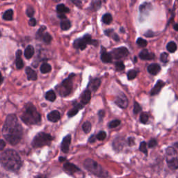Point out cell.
<instances>
[{"label": "cell", "mask_w": 178, "mask_h": 178, "mask_svg": "<svg viewBox=\"0 0 178 178\" xmlns=\"http://www.w3.org/2000/svg\"><path fill=\"white\" fill-rule=\"evenodd\" d=\"M2 134L4 138L12 146L18 144L21 140L23 128L14 114H10L7 116L2 129Z\"/></svg>", "instance_id": "cell-1"}, {"label": "cell", "mask_w": 178, "mask_h": 178, "mask_svg": "<svg viewBox=\"0 0 178 178\" xmlns=\"http://www.w3.org/2000/svg\"><path fill=\"white\" fill-rule=\"evenodd\" d=\"M0 164L8 170L17 171L20 168L22 161L16 151L9 149L3 152L0 155Z\"/></svg>", "instance_id": "cell-2"}, {"label": "cell", "mask_w": 178, "mask_h": 178, "mask_svg": "<svg viewBox=\"0 0 178 178\" xmlns=\"http://www.w3.org/2000/svg\"><path fill=\"white\" fill-rule=\"evenodd\" d=\"M21 120L29 125H37L41 121V116L34 105L28 103L26 104L25 111L21 116Z\"/></svg>", "instance_id": "cell-3"}, {"label": "cell", "mask_w": 178, "mask_h": 178, "mask_svg": "<svg viewBox=\"0 0 178 178\" xmlns=\"http://www.w3.org/2000/svg\"><path fill=\"white\" fill-rule=\"evenodd\" d=\"M84 167L89 172L93 173L95 176L100 178H110L109 173L105 170L102 166L94 160L91 159H87L85 160Z\"/></svg>", "instance_id": "cell-4"}, {"label": "cell", "mask_w": 178, "mask_h": 178, "mask_svg": "<svg viewBox=\"0 0 178 178\" xmlns=\"http://www.w3.org/2000/svg\"><path fill=\"white\" fill-rule=\"evenodd\" d=\"M53 140V137L49 134L41 132L36 135L32 140V145L34 148H41V147L48 146Z\"/></svg>", "instance_id": "cell-5"}, {"label": "cell", "mask_w": 178, "mask_h": 178, "mask_svg": "<svg viewBox=\"0 0 178 178\" xmlns=\"http://www.w3.org/2000/svg\"><path fill=\"white\" fill-rule=\"evenodd\" d=\"M74 74H70L68 78L65 80L61 83V84L58 87V92L61 96H67L71 93L72 89V77L74 76Z\"/></svg>", "instance_id": "cell-6"}, {"label": "cell", "mask_w": 178, "mask_h": 178, "mask_svg": "<svg viewBox=\"0 0 178 178\" xmlns=\"http://www.w3.org/2000/svg\"><path fill=\"white\" fill-rule=\"evenodd\" d=\"M128 54V50L125 47H121L113 50L110 54H111V57H113L115 59H120L127 56Z\"/></svg>", "instance_id": "cell-7"}, {"label": "cell", "mask_w": 178, "mask_h": 178, "mask_svg": "<svg viewBox=\"0 0 178 178\" xmlns=\"http://www.w3.org/2000/svg\"><path fill=\"white\" fill-rule=\"evenodd\" d=\"M115 103L120 108L125 109L128 106V100L123 93H120L116 98Z\"/></svg>", "instance_id": "cell-8"}, {"label": "cell", "mask_w": 178, "mask_h": 178, "mask_svg": "<svg viewBox=\"0 0 178 178\" xmlns=\"http://www.w3.org/2000/svg\"><path fill=\"white\" fill-rule=\"evenodd\" d=\"M63 168L64 170L66 171L69 174H74L77 172H79L80 170V169L78 168L77 166H76L75 165H74L73 164L69 163V162H67L65 163L64 165H63Z\"/></svg>", "instance_id": "cell-9"}, {"label": "cell", "mask_w": 178, "mask_h": 178, "mask_svg": "<svg viewBox=\"0 0 178 178\" xmlns=\"http://www.w3.org/2000/svg\"><path fill=\"white\" fill-rule=\"evenodd\" d=\"M70 142H71V137H70V135H68L63 138L62 143H61V150H62L63 152H68Z\"/></svg>", "instance_id": "cell-10"}, {"label": "cell", "mask_w": 178, "mask_h": 178, "mask_svg": "<svg viewBox=\"0 0 178 178\" xmlns=\"http://www.w3.org/2000/svg\"><path fill=\"white\" fill-rule=\"evenodd\" d=\"M166 157L167 162H168V161H171V160L177 158V152L174 148H172V147H170V148H168L166 149Z\"/></svg>", "instance_id": "cell-11"}, {"label": "cell", "mask_w": 178, "mask_h": 178, "mask_svg": "<svg viewBox=\"0 0 178 178\" xmlns=\"http://www.w3.org/2000/svg\"><path fill=\"white\" fill-rule=\"evenodd\" d=\"M101 83V81L100 79L95 78L92 80L91 82H89V85H88V89L92 91H96L98 89V88L100 87Z\"/></svg>", "instance_id": "cell-12"}, {"label": "cell", "mask_w": 178, "mask_h": 178, "mask_svg": "<svg viewBox=\"0 0 178 178\" xmlns=\"http://www.w3.org/2000/svg\"><path fill=\"white\" fill-rule=\"evenodd\" d=\"M60 118L61 114L58 111H56V110L50 112L47 115V119L52 122H56L60 120Z\"/></svg>", "instance_id": "cell-13"}, {"label": "cell", "mask_w": 178, "mask_h": 178, "mask_svg": "<svg viewBox=\"0 0 178 178\" xmlns=\"http://www.w3.org/2000/svg\"><path fill=\"white\" fill-rule=\"evenodd\" d=\"M139 57L142 60H151L155 58V54L151 53L148 50H143L139 53Z\"/></svg>", "instance_id": "cell-14"}, {"label": "cell", "mask_w": 178, "mask_h": 178, "mask_svg": "<svg viewBox=\"0 0 178 178\" xmlns=\"http://www.w3.org/2000/svg\"><path fill=\"white\" fill-rule=\"evenodd\" d=\"M86 45L87 43L83 37L82 38L77 39V40L74 42V47L77 48V49H80L81 50H83L86 47Z\"/></svg>", "instance_id": "cell-15"}, {"label": "cell", "mask_w": 178, "mask_h": 178, "mask_svg": "<svg viewBox=\"0 0 178 178\" xmlns=\"http://www.w3.org/2000/svg\"><path fill=\"white\" fill-rule=\"evenodd\" d=\"M164 86V82L163 81L161 80H159L158 82L156 83L155 86L152 89V91L150 92V94L151 95H157L158 93H159L160 91H161V89L163 88V86Z\"/></svg>", "instance_id": "cell-16"}, {"label": "cell", "mask_w": 178, "mask_h": 178, "mask_svg": "<svg viewBox=\"0 0 178 178\" xmlns=\"http://www.w3.org/2000/svg\"><path fill=\"white\" fill-rule=\"evenodd\" d=\"M148 71L150 74L155 75L161 71V67L157 63H152L148 67Z\"/></svg>", "instance_id": "cell-17"}, {"label": "cell", "mask_w": 178, "mask_h": 178, "mask_svg": "<svg viewBox=\"0 0 178 178\" xmlns=\"http://www.w3.org/2000/svg\"><path fill=\"white\" fill-rule=\"evenodd\" d=\"M22 51L21 50H17L16 52V60H15V65H16L17 69H22L24 66L23 61L21 58Z\"/></svg>", "instance_id": "cell-18"}, {"label": "cell", "mask_w": 178, "mask_h": 178, "mask_svg": "<svg viewBox=\"0 0 178 178\" xmlns=\"http://www.w3.org/2000/svg\"><path fill=\"white\" fill-rule=\"evenodd\" d=\"M26 74H27V79L28 80H30V81H35L37 80V77H38V76H37V74L36 71H34V70L31 68L28 67L26 68Z\"/></svg>", "instance_id": "cell-19"}, {"label": "cell", "mask_w": 178, "mask_h": 178, "mask_svg": "<svg viewBox=\"0 0 178 178\" xmlns=\"http://www.w3.org/2000/svg\"><path fill=\"white\" fill-rule=\"evenodd\" d=\"M91 98V91L90 90L87 89L83 92L82 95V104H86L89 102Z\"/></svg>", "instance_id": "cell-20"}, {"label": "cell", "mask_w": 178, "mask_h": 178, "mask_svg": "<svg viewBox=\"0 0 178 178\" xmlns=\"http://www.w3.org/2000/svg\"><path fill=\"white\" fill-rule=\"evenodd\" d=\"M101 60L104 63H110L111 62L112 57L109 53H107L104 50H102V52H101Z\"/></svg>", "instance_id": "cell-21"}, {"label": "cell", "mask_w": 178, "mask_h": 178, "mask_svg": "<svg viewBox=\"0 0 178 178\" xmlns=\"http://www.w3.org/2000/svg\"><path fill=\"white\" fill-rule=\"evenodd\" d=\"M34 48L32 45H29L25 50V56L27 59H29L34 56Z\"/></svg>", "instance_id": "cell-22"}, {"label": "cell", "mask_w": 178, "mask_h": 178, "mask_svg": "<svg viewBox=\"0 0 178 178\" xmlns=\"http://www.w3.org/2000/svg\"><path fill=\"white\" fill-rule=\"evenodd\" d=\"M82 108H83V106L82 104H77L75 107H74L73 109L70 110V111H68V116L69 117H73L74 116H75L76 114L78 113L79 110H80V109H82Z\"/></svg>", "instance_id": "cell-23"}, {"label": "cell", "mask_w": 178, "mask_h": 178, "mask_svg": "<svg viewBox=\"0 0 178 178\" xmlns=\"http://www.w3.org/2000/svg\"><path fill=\"white\" fill-rule=\"evenodd\" d=\"M56 11L59 14H64L66 13H69L70 9L68 7H66L64 4H59L56 6Z\"/></svg>", "instance_id": "cell-24"}, {"label": "cell", "mask_w": 178, "mask_h": 178, "mask_svg": "<svg viewBox=\"0 0 178 178\" xmlns=\"http://www.w3.org/2000/svg\"><path fill=\"white\" fill-rule=\"evenodd\" d=\"M71 27V23L68 20H63L61 21V29L63 31H66L68 30Z\"/></svg>", "instance_id": "cell-25"}, {"label": "cell", "mask_w": 178, "mask_h": 178, "mask_svg": "<svg viewBox=\"0 0 178 178\" xmlns=\"http://www.w3.org/2000/svg\"><path fill=\"white\" fill-rule=\"evenodd\" d=\"M52 70V67L50 64H48L47 63H44L42 64L41 66V72L42 73L45 74L47 72H50Z\"/></svg>", "instance_id": "cell-26"}, {"label": "cell", "mask_w": 178, "mask_h": 178, "mask_svg": "<svg viewBox=\"0 0 178 178\" xmlns=\"http://www.w3.org/2000/svg\"><path fill=\"white\" fill-rule=\"evenodd\" d=\"M45 98L46 100H47L48 101H50V102H54V101L56 100V94L54 92V91H49L46 93L45 95Z\"/></svg>", "instance_id": "cell-27"}, {"label": "cell", "mask_w": 178, "mask_h": 178, "mask_svg": "<svg viewBox=\"0 0 178 178\" xmlns=\"http://www.w3.org/2000/svg\"><path fill=\"white\" fill-rule=\"evenodd\" d=\"M167 50L170 53H173L177 50V45L175 42L171 41L170 43H168V45L166 46Z\"/></svg>", "instance_id": "cell-28"}, {"label": "cell", "mask_w": 178, "mask_h": 178, "mask_svg": "<svg viewBox=\"0 0 178 178\" xmlns=\"http://www.w3.org/2000/svg\"><path fill=\"white\" fill-rule=\"evenodd\" d=\"M13 16H14V11L13 10L9 9L4 13L3 15V19L5 20H11L13 19Z\"/></svg>", "instance_id": "cell-29"}, {"label": "cell", "mask_w": 178, "mask_h": 178, "mask_svg": "<svg viewBox=\"0 0 178 178\" xmlns=\"http://www.w3.org/2000/svg\"><path fill=\"white\" fill-rule=\"evenodd\" d=\"M168 165V167L172 170H176V169L178 168V159L176 158V159H174L171 161L167 162Z\"/></svg>", "instance_id": "cell-30"}, {"label": "cell", "mask_w": 178, "mask_h": 178, "mask_svg": "<svg viewBox=\"0 0 178 178\" xmlns=\"http://www.w3.org/2000/svg\"><path fill=\"white\" fill-rule=\"evenodd\" d=\"M102 21L104 24H107V25H109L111 23L112 21V16L110 14H106L103 15L102 17Z\"/></svg>", "instance_id": "cell-31"}, {"label": "cell", "mask_w": 178, "mask_h": 178, "mask_svg": "<svg viewBox=\"0 0 178 178\" xmlns=\"http://www.w3.org/2000/svg\"><path fill=\"white\" fill-rule=\"evenodd\" d=\"M82 129L85 133H89L91 130V124L90 122H85L82 125Z\"/></svg>", "instance_id": "cell-32"}, {"label": "cell", "mask_w": 178, "mask_h": 178, "mask_svg": "<svg viewBox=\"0 0 178 178\" xmlns=\"http://www.w3.org/2000/svg\"><path fill=\"white\" fill-rule=\"evenodd\" d=\"M137 76V72L134 70H129L127 73V77H128L129 80H132L134 79Z\"/></svg>", "instance_id": "cell-33"}, {"label": "cell", "mask_w": 178, "mask_h": 178, "mask_svg": "<svg viewBox=\"0 0 178 178\" xmlns=\"http://www.w3.org/2000/svg\"><path fill=\"white\" fill-rule=\"evenodd\" d=\"M149 119V116L148 115V113H142L140 114V121L142 122V123H146L148 121Z\"/></svg>", "instance_id": "cell-34"}, {"label": "cell", "mask_w": 178, "mask_h": 178, "mask_svg": "<svg viewBox=\"0 0 178 178\" xmlns=\"http://www.w3.org/2000/svg\"><path fill=\"white\" fill-rule=\"evenodd\" d=\"M150 4H148V3H145L143 4H142L141 6H140V11L141 14H144L145 12L148 11V8L150 7Z\"/></svg>", "instance_id": "cell-35"}, {"label": "cell", "mask_w": 178, "mask_h": 178, "mask_svg": "<svg viewBox=\"0 0 178 178\" xmlns=\"http://www.w3.org/2000/svg\"><path fill=\"white\" fill-rule=\"evenodd\" d=\"M139 149H140V150L142 152H143L145 154V155H148V150H147V144H146V142L143 141V142L140 143Z\"/></svg>", "instance_id": "cell-36"}, {"label": "cell", "mask_w": 178, "mask_h": 178, "mask_svg": "<svg viewBox=\"0 0 178 178\" xmlns=\"http://www.w3.org/2000/svg\"><path fill=\"white\" fill-rule=\"evenodd\" d=\"M120 124V120H112V121L109 122V128H115V127H118Z\"/></svg>", "instance_id": "cell-37"}, {"label": "cell", "mask_w": 178, "mask_h": 178, "mask_svg": "<svg viewBox=\"0 0 178 178\" xmlns=\"http://www.w3.org/2000/svg\"><path fill=\"white\" fill-rule=\"evenodd\" d=\"M106 137H107V134H106V132H105V131H100L96 137L97 139H98L99 140H104L105 138H106Z\"/></svg>", "instance_id": "cell-38"}, {"label": "cell", "mask_w": 178, "mask_h": 178, "mask_svg": "<svg viewBox=\"0 0 178 178\" xmlns=\"http://www.w3.org/2000/svg\"><path fill=\"white\" fill-rule=\"evenodd\" d=\"M116 69L117 71H122L125 69V65L124 63L121 61H118L116 63Z\"/></svg>", "instance_id": "cell-39"}, {"label": "cell", "mask_w": 178, "mask_h": 178, "mask_svg": "<svg viewBox=\"0 0 178 178\" xmlns=\"http://www.w3.org/2000/svg\"><path fill=\"white\" fill-rule=\"evenodd\" d=\"M137 43L138 46H140V47H146V46L147 45V44H148L147 41L145 40V39H143L141 38H138V40L137 41Z\"/></svg>", "instance_id": "cell-40"}, {"label": "cell", "mask_w": 178, "mask_h": 178, "mask_svg": "<svg viewBox=\"0 0 178 178\" xmlns=\"http://www.w3.org/2000/svg\"><path fill=\"white\" fill-rule=\"evenodd\" d=\"M43 41H44V42H45V43H47V44L51 43L52 36H50V35L48 34V33H46V34H43Z\"/></svg>", "instance_id": "cell-41"}, {"label": "cell", "mask_w": 178, "mask_h": 178, "mask_svg": "<svg viewBox=\"0 0 178 178\" xmlns=\"http://www.w3.org/2000/svg\"><path fill=\"white\" fill-rule=\"evenodd\" d=\"M160 60H161V62L163 63H167L168 60V54L166 53V52H164L161 54V56H160Z\"/></svg>", "instance_id": "cell-42"}, {"label": "cell", "mask_w": 178, "mask_h": 178, "mask_svg": "<svg viewBox=\"0 0 178 178\" xmlns=\"http://www.w3.org/2000/svg\"><path fill=\"white\" fill-rule=\"evenodd\" d=\"M27 15L28 17H32L33 15H34V9L33 8L32 6H29L27 9Z\"/></svg>", "instance_id": "cell-43"}, {"label": "cell", "mask_w": 178, "mask_h": 178, "mask_svg": "<svg viewBox=\"0 0 178 178\" xmlns=\"http://www.w3.org/2000/svg\"><path fill=\"white\" fill-rule=\"evenodd\" d=\"M141 110H142L141 107H140V105L138 104V103L135 102L134 103V113H139L140 111H141Z\"/></svg>", "instance_id": "cell-44"}, {"label": "cell", "mask_w": 178, "mask_h": 178, "mask_svg": "<svg viewBox=\"0 0 178 178\" xmlns=\"http://www.w3.org/2000/svg\"><path fill=\"white\" fill-rule=\"evenodd\" d=\"M157 145V142L155 139H151L148 143V147L149 148H154Z\"/></svg>", "instance_id": "cell-45"}, {"label": "cell", "mask_w": 178, "mask_h": 178, "mask_svg": "<svg viewBox=\"0 0 178 178\" xmlns=\"http://www.w3.org/2000/svg\"><path fill=\"white\" fill-rule=\"evenodd\" d=\"M29 25L30 26H32V27H34V26H36V20L35 18H31L29 20Z\"/></svg>", "instance_id": "cell-46"}, {"label": "cell", "mask_w": 178, "mask_h": 178, "mask_svg": "<svg viewBox=\"0 0 178 178\" xmlns=\"http://www.w3.org/2000/svg\"><path fill=\"white\" fill-rule=\"evenodd\" d=\"M6 146V143L4 140H0V151L3 150L4 147Z\"/></svg>", "instance_id": "cell-47"}, {"label": "cell", "mask_w": 178, "mask_h": 178, "mask_svg": "<svg viewBox=\"0 0 178 178\" xmlns=\"http://www.w3.org/2000/svg\"><path fill=\"white\" fill-rule=\"evenodd\" d=\"M95 136L94 135H93L92 136V137H90V138H89V142L90 143H94L95 141Z\"/></svg>", "instance_id": "cell-48"}, {"label": "cell", "mask_w": 178, "mask_h": 178, "mask_svg": "<svg viewBox=\"0 0 178 178\" xmlns=\"http://www.w3.org/2000/svg\"><path fill=\"white\" fill-rule=\"evenodd\" d=\"M128 141H129V146H132V145L134 144V138H129Z\"/></svg>", "instance_id": "cell-49"}, {"label": "cell", "mask_w": 178, "mask_h": 178, "mask_svg": "<svg viewBox=\"0 0 178 178\" xmlns=\"http://www.w3.org/2000/svg\"><path fill=\"white\" fill-rule=\"evenodd\" d=\"M3 80H4L3 77H2L1 72H0V84H1V83H2V82H3Z\"/></svg>", "instance_id": "cell-50"}, {"label": "cell", "mask_w": 178, "mask_h": 178, "mask_svg": "<svg viewBox=\"0 0 178 178\" xmlns=\"http://www.w3.org/2000/svg\"><path fill=\"white\" fill-rule=\"evenodd\" d=\"M174 29L175 31H178V24H175L174 25Z\"/></svg>", "instance_id": "cell-51"}, {"label": "cell", "mask_w": 178, "mask_h": 178, "mask_svg": "<svg viewBox=\"0 0 178 178\" xmlns=\"http://www.w3.org/2000/svg\"><path fill=\"white\" fill-rule=\"evenodd\" d=\"M65 158H64V157H60L59 158V161H65Z\"/></svg>", "instance_id": "cell-52"}, {"label": "cell", "mask_w": 178, "mask_h": 178, "mask_svg": "<svg viewBox=\"0 0 178 178\" xmlns=\"http://www.w3.org/2000/svg\"><path fill=\"white\" fill-rule=\"evenodd\" d=\"M36 178H43V177L42 176H39V175H38V176H37Z\"/></svg>", "instance_id": "cell-53"}, {"label": "cell", "mask_w": 178, "mask_h": 178, "mask_svg": "<svg viewBox=\"0 0 178 178\" xmlns=\"http://www.w3.org/2000/svg\"><path fill=\"white\" fill-rule=\"evenodd\" d=\"M175 146H176L177 147V148H178V143H175Z\"/></svg>", "instance_id": "cell-54"}, {"label": "cell", "mask_w": 178, "mask_h": 178, "mask_svg": "<svg viewBox=\"0 0 178 178\" xmlns=\"http://www.w3.org/2000/svg\"><path fill=\"white\" fill-rule=\"evenodd\" d=\"M2 36V34H1V32H0V37Z\"/></svg>", "instance_id": "cell-55"}]
</instances>
